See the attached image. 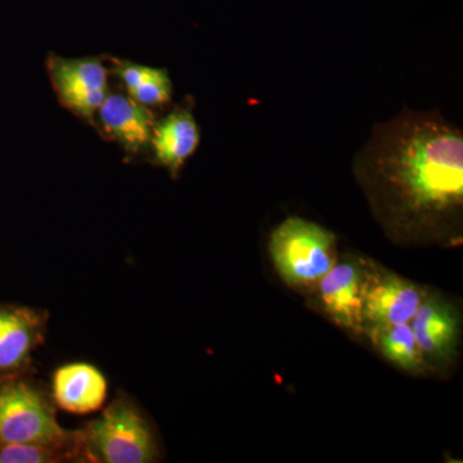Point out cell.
Wrapping results in <instances>:
<instances>
[{"label": "cell", "instance_id": "cell-1", "mask_svg": "<svg viewBox=\"0 0 463 463\" xmlns=\"http://www.w3.org/2000/svg\"><path fill=\"white\" fill-rule=\"evenodd\" d=\"M353 170L377 221L398 239H450L461 231L463 132L440 109L374 124Z\"/></svg>", "mask_w": 463, "mask_h": 463}, {"label": "cell", "instance_id": "cell-2", "mask_svg": "<svg viewBox=\"0 0 463 463\" xmlns=\"http://www.w3.org/2000/svg\"><path fill=\"white\" fill-rule=\"evenodd\" d=\"M78 431L83 462L152 463L161 458L156 428L125 392Z\"/></svg>", "mask_w": 463, "mask_h": 463}, {"label": "cell", "instance_id": "cell-3", "mask_svg": "<svg viewBox=\"0 0 463 463\" xmlns=\"http://www.w3.org/2000/svg\"><path fill=\"white\" fill-rule=\"evenodd\" d=\"M29 374L0 379V446L63 448L75 456L76 462H83L79 431L60 425L51 392Z\"/></svg>", "mask_w": 463, "mask_h": 463}, {"label": "cell", "instance_id": "cell-4", "mask_svg": "<svg viewBox=\"0 0 463 463\" xmlns=\"http://www.w3.org/2000/svg\"><path fill=\"white\" fill-rule=\"evenodd\" d=\"M268 249L282 281L297 289L316 288L339 260L336 236L298 216H289L274 228Z\"/></svg>", "mask_w": 463, "mask_h": 463}, {"label": "cell", "instance_id": "cell-5", "mask_svg": "<svg viewBox=\"0 0 463 463\" xmlns=\"http://www.w3.org/2000/svg\"><path fill=\"white\" fill-rule=\"evenodd\" d=\"M428 291L421 286L398 276L368 267L364 307V335L390 326L411 323Z\"/></svg>", "mask_w": 463, "mask_h": 463}, {"label": "cell", "instance_id": "cell-6", "mask_svg": "<svg viewBox=\"0 0 463 463\" xmlns=\"http://www.w3.org/2000/svg\"><path fill=\"white\" fill-rule=\"evenodd\" d=\"M44 309L0 304V379L32 373L33 353L45 343Z\"/></svg>", "mask_w": 463, "mask_h": 463}, {"label": "cell", "instance_id": "cell-7", "mask_svg": "<svg viewBox=\"0 0 463 463\" xmlns=\"http://www.w3.org/2000/svg\"><path fill=\"white\" fill-rule=\"evenodd\" d=\"M368 267L364 259H339L317 286L323 312L335 325L364 335V307Z\"/></svg>", "mask_w": 463, "mask_h": 463}, {"label": "cell", "instance_id": "cell-8", "mask_svg": "<svg viewBox=\"0 0 463 463\" xmlns=\"http://www.w3.org/2000/svg\"><path fill=\"white\" fill-rule=\"evenodd\" d=\"M417 344L429 365L448 364L456 355L461 316L438 294H426L411 321Z\"/></svg>", "mask_w": 463, "mask_h": 463}, {"label": "cell", "instance_id": "cell-9", "mask_svg": "<svg viewBox=\"0 0 463 463\" xmlns=\"http://www.w3.org/2000/svg\"><path fill=\"white\" fill-rule=\"evenodd\" d=\"M200 141L194 103L187 99L155 123L149 146L154 151L155 164L164 167L173 179H176L188 158L194 156L199 148Z\"/></svg>", "mask_w": 463, "mask_h": 463}, {"label": "cell", "instance_id": "cell-10", "mask_svg": "<svg viewBox=\"0 0 463 463\" xmlns=\"http://www.w3.org/2000/svg\"><path fill=\"white\" fill-rule=\"evenodd\" d=\"M108 395V379L96 365L74 362L61 365L52 376V401L67 413L85 416L99 412Z\"/></svg>", "mask_w": 463, "mask_h": 463}, {"label": "cell", "instance_id": "cell-11", "mask_svg": "<svg viewBox=\"0 0 463 463\" xmlns=\"http://www.w3.org/2000/svg\"><path fill=\"white\" fill-rule=\"evenodd\" d=\"M97 115L106 138L118 143L128 154H139L151 143L156 123L154 112L129 94L109 93Z\"/></svg>", "mask_w": 463, "mask_h": 463}, {"label": "cell", "instance_id": "cell-12", "mask_svg": "<svg viewBox=\"0 0 463 463\" xmlns=\"http://www.w3.org/2000/svg\"><path fill=\"white\" fill-rule=\"evenodd\" d=\"M47 70L63 108L91 91L108 90L109 70L99 57L62 58L51 54Z\"/></svg>", "mask_w": 463, "mask_h": 463}, {"label": "cell", "instance_id": "cell-13", "mask_svg": "<svg viewBox=\"0 0 463 463\" xmlns=\"http://www.w3.org/2000/svg\"><path fill=\"white\" fill-rule=\"evenodd\" d=\"M368 337L383 358L405 373L421 374L430 367L417 344L411 323L390 326Z\"/></svg>", "mask_w": 463, "mask_h": 463}, {"label": "cell", "instance_id": "cell-14", "mask_svg": "<svg viewBox=\"0 0 463 463\" xmlns=\"http://www.w3.org/2000/svg\"><path fill=\"white\" fill-rule=\"evenodd\" d=\"M76 462L75 456L63 448L42 444H7L0 446V463Z\"/></svg>", "mask_w": 463, "mask_h": 463}, {"label": "cell", "instance_id": "cell-15", "mask_svg": "<svg viewBox=\"0 0 463 463\" xmlns=\"http://www.w3.org/2000/svg\"><path fill=\"white\" fill-rule=\"evenodd\" d=\"M128 94L147 108L166 105L173 99V83L169 72L165 69H155L154 74Z\"/></svg>", "mask_w": 463, "mask_h": 463}, {"label": "cell", "instance_id": "cell-16", "mask_svg": "<svg viewBox=\"0 0 463 463\" xmlns=\"http://www.w3.org/2000/svg\"><path fill=\"white\" fill-rule=\"evenodd\" d=\"M154 67L138 65L130 61H114V72L127 87L128 93L136 90L146 79L154 74Z\"/></svg>", "mask_w": 463, "mask_h": 463}]
</instances>
